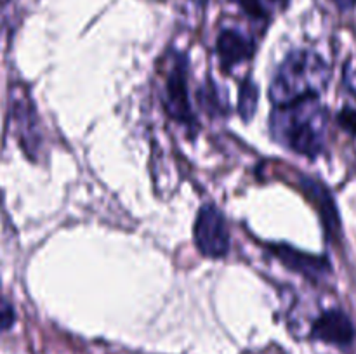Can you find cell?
Instances as JSON below:
<instances>
[{"instance_id":"1","label":"cell","mask_w":356,"mask_h":354,"mask_svg":"<svg viewBox=\"0 0 356 354\" xmlns=\"http://www.w3.org/2000/svg\"><path fill=\"white\" fill-rule=\"evenodd\" d=\"M327 111L316 97L277 106L271 115V132L292 151L316 158L325 149Z\"/></svg>"},{"instance_id":"2","label":"cell","mask_w":356,"mask_h":354,"mask_svg":"<svg viewBox=\"0 0 356 354\" xmlns=\"http://www.w3.org/2000/svg\"><path fill=\"white\" fill-rule=\"evenodd\" d=\"M330 68L325 59L312 51H294L278 66L270 85L275 106H287L298 101L316 97L327 89Z\"/></svg>"},{"instance_id":"3","label":"cell","mask_w":356,"mask_h":354,"mask_svg":"<svg viewBox=\"0 0 356 354\" xmlns=\"http://www.w3.org/2000/svg\"><path fill=\"white\" fill-rule=\"evenodd\" d=\"M195 243L211 259L225 257L229 250V233L225 217L214 205H204L195 221Z\"/></svg>"},{"instance_id":"4","label":"cell","mask_w":356,"mask_h":354,"mask_svg":"<svg viewBox=\"0 0 356 354\" xmlns=\"http://www.w3.org/2000/svg\"><path fill=\"white\" fill-rule=\"evenodd\" d=\"M163 104H165L167 113L174 120L181 121V124L188 125V127L197 125V118H195L193 111H191L190 96H188L186 62H184V58H181V56H177L176 62L170 68V71L167 73Z\"/></svg>"},{"instance_id":"5","label":"cell","mask_w":356,"mask_h":354,"mask_svg":"<svg viewBox=\"0 0 356 354\" xmlns=\"http://www.w3.org/2000/svg\"><path fill=\"white\" fill-rule=\"evenodd\" d=\"M10 118H13L16 137L19 139L24 151L33 158V153L40 149V130H38V117L26 92L13 90Z\"/></svg>"},{"instance_id":"6","label":"cell","mask_w":356,"mask_h":354,"mask_svg":"<svg viewBox=\"0 0 356 354\" xmlns=\"http://www.w3.org/2000/svg\"><path fill=\"white\" fill-rule=\"evenodd\" d=\"M356 330L350 316L341 309H329L316 318L312 326V337L332 346L348 347L353 344Z\"/></svg>"},{"instance_id":"7","label":"cell","mask_w":356,"mask_h":354,"mask_svg":"<svg viewBox=\"0 0 356 354\" xmlns=\"http://www.w3.org/2000/svg\"><path fill=\"white\" fill-rule=\"evenodd\" d=\"M270 250L273 252V255H277V259L285 267H289L292 271H298V273L313 278V280H316L318 276H323V274H327L330 271L329 262L323 257H316L312 255V253L301 252V250H296L289 245H271Z\"/></svg>"},{"instance_id":"8","label":"cell","mask_w":356,"mask_h":354,"mask_svg":"<svg viewBox=\"0 0 356 354\" xmlns=\"http://www.w3.org/2000/svg\"><path fill=\"white\" fill-rule=\"evenodd\" d=\"M218 54L222 66H235L254 54V42L238 30H222L218 37Z\"/></svg>"},{"instance_id":"9","label":"cell","mask_w":356,"mask_h":354,"mask_svg":"<svg viewBox=\"0 0 356 354\" xmlns=\"http://www.w3.org/2000/svg\"><path fill=\"white\" fill-rule=\"evenodd\" d=\"M301 187L302 191H305L306 196H308L309 200L315 203V207L318 208L329 235H337V233H339V214H337L336 203H334L329 189H327L322 183L308 179V177L302 179Z\"/></svg>"},{"instance_id":"10","label":"cell","mask_w":356,"mask_h":354,"mask_svg":"<svg viewBox=\"0 0 356 354\" xmlns=\"http://www.w3.org/2000/svg\"><path fill=\"white\" fill-rule=\"evenodd\" d=\"M259 103V89L252 80L247 78L242 83L238 92V113L245 121H249L254 117Z\"/></svg>"},{"instance_id":"11","label":"cell","mask_w":356,"mask_h":354,"mask_svg":"<svg viewBox=\"0 0 356 354\" xmlns=\"http://www.w3.org/2000/svg\"><path fill=\"white\" fill-rule=\"evenodd\" d=\"M232 2L236 3L247 16L254 17V19H263L268 16L263 0H232Z\"/></svg>"},{"instance_id":"12","label":"cell","mask_w":356,"mask_h":354,"mask_svg":"<svg viewBox=\"0 0 356 354\" xmlns=\"http://www.w3.org/2000/svg\"><path fill=\"white\" fill-rule=\"evenodd\" d=\"M16 321V312L7 298L0 297V330H9Z\"/></svg>"},{"instance_id":"13","label":"cell","mask_w":356,"mask_h":354,"mask_svg":"<svg viewBox=\"0 0 356 354\" xmlns=\"http://www.w3.org/2000/svg\"><path fill=\"white\" fill-rule=\"evenodd\" d=\"M339 124L344 130H348L350 134H356V111L344 108L339 113Z\"/></svg>"},{"instance_id":"14","label":"cell","mask_w":356,"mask_h":354,"mask_svg":"<svg viewBox=\"0 0 356 354\" xmlns=\"http://www.w3.org/2000/svg\"><path fill=\"white\" fill-rule=\"evenodd\" d=\"M341 10H351L356 7V0H332Z\"/></svg>"},{"instance_id":"15","label":"cell","mask_w":356,"mask_h":354,"mask_svg":"<svg viewBox=\"0 0 356 354\" xmlns=\"http://www.w3.org/2000/svg\"><path fill=\"white\" fill-rule=\"evenodd\" d=\"M270 2H273V3H280L282 7H285L289 3V0H270Z\"/></svg>"}]
</instances>
